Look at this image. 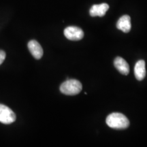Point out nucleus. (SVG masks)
Instances as JSON below:
<instances>
[{"label": "nucleus", "instance_id": "7", "mask_svg": "<svg viewBox=\"0 0 147 147\" xmlns=\"http://www.w3.org/2000/svg\"><path fill=\"white\" fill-rule=\"evenodd\" d=\"M117 27L119 30L125 33H128L131 30V18L128 15H124L119 18L117 23Z\"/></svg>", "mask_w": 147, "mask_h": 147}, {"label": "nucleus", "instance_id": "3", "mask_svg": "<svg viewBox=\"0 0 147 147\" xmlns=\"http://www.w3.org/2000/svg\"><path fill=\"white\" fill-rule=\"evenodd\" d=\"M16 115L7 106L0 104V123L3 124H11L16 121Z\"/></svg>", "mask_w": 147, "mask_h": 147}, {"label": "nucleus", "instance_id": "1", "mask_svg": "<svg viewBox=\"0 0 147 147\" xmlns=\"http://www.w3.org/2000/svg\"><path fill=\"white\" fill-rule=\"evenodd\" d=\"M106 124L110 128L116 129H124L129 125V121L125 116L121 113H114L106 118Z\"/></svg>", "mask_w": 147, "mask_h": 147}, {"label": "nucleus", "instance_id": "2", "mask_svg": "<svg viewBox=\"0 0 147 147\" xmlns=\"http://www.w3.org/2000/svg\"><path fill=\"white\" fill-rule=\"evenodd\" d=\"M82 84L76 79H68L60 86V91L67 95L78 94L82 91Z\"/></svg>", "mask_w": 147, "mask_h": 147}, {"label": "nucleus", "instance_id": "10", "mask_svg": "<svg viewBox=\"0 0 147 147\" xmlns=\"http://www.w3.org/2000/svg\"><path fill=\"white\" fill-rule=\"evenodd\" d=\"M5 53L3 51L0 50V65H1L3 62V61L5 59Z\"/></svg>", "mask_w": 147, "mask_h": 147}, {"label": "nucleus", "instance_id": "6", "mask_svg": "<svg viewBox=\"0 0 147 147\" xmlns=\"http://www.w3.org/2000/svg\"><path fill=\"white\" fill-rule=\"evenodd\" d=\"M109 8L107 3H103L101 4L93 5L89 10V14L91 16H104Z\"/></svg>", "mask_w": 147, "mask_h": 147}, {"label": "nucleus", "instance_id": "4", "mask_svg": "<svg viewBox=\"0 0 147 147\" xmlns=\"http://www.w3.org/2000/svg\"><path fill=\"white\" fill-rule=\"evenodd\" d=\"M64 36L67 39L72 41H78L82 39L84 37V32L81 29L78 27H67L64 30Z\"/></svg>", "mask_w": 147, "mask_h": 147}, {"label": "nucleus", "instance_id": "8", "mask_svg": "<svg viewBox=\"0 0 147 147\" xmlns=\"http://www.w3.org/2000/svg\"><path fill=\"white\" fill-rule=\"evenodd\" d=\"M114 64L117 70L122 74L127 75L129 73V66L127 62L122 57H116L114 61Z\"/></svg>", "mask_w": 147, "mask_h": 147}, {"label": "nucleus", "instance_id": "9", "mask_svg": "<svg viewBox=\"0 0 147 147\" xmlns=\"http://www.w3.org/2000/svg\"><path fill=\"white\" fill-rule=\"evenodd\" d=\"M134 74L138 80H142L146 76V67L144 60H140L134 67Z\"/></svg>", "mask_w": 147, "mask_h": 147}, {"label": "nucleus", "instance_id": "5", "mask_svg": "<svg viewBox=\"0 0 147 147\" xmlns=\"http://www.w3.org/2000/svg\"><path fill=\"white\" fill-rule=\"evenodd\" d=\"M28 49L31 54L36 59H40L43 55V49L36 40H30L28 43Z\"/></svg>", "mask_w": 147, "mask_h": 147}]
</instances>
